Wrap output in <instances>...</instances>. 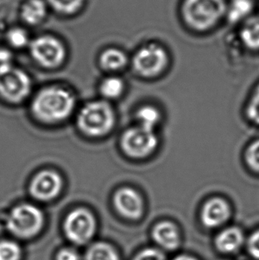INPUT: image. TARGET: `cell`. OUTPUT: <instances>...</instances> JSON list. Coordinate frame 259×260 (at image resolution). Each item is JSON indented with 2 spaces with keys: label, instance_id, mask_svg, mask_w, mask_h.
<instances>
[{
  "label": "cell",
  "instance_id": "6da1fadb",
  "mask_svg": "<svg viewBox=\"0 0 259 260\" xmlns=\"http://www.w3.org/2000/svg\"><path fill=\"white\" fill-rule=\"evenodd\" d=\"M227 0H183L180 6L182 21L198 33L209 31L226 17Z\"/></svg>",
  "mask_w": 259,
  "mask_h": 260
},
{
  "label": "cell",
  "instance_id": "7a4b0ae2",
  "mask_svg": "<svg viewBox=\"0 0 259 260\" xmlns=\"http://www.w3.org/2000/svg\"><path fill=\"white\" fill-rule=\"evenodd\" d=\"M75 99L71 93L61 88H45L38 93L32 104L33 114L44 122L65 120L72 112Z\"/></svg>",
  "mask_w": 259,
  "mask_h": 260
},
{
  "label": "cell",
  "instance_id": "3957f363",
  "mask_svg": "<svg viewBox=\"0 0 259 260\" xmlns=\"http://www.w3.org/2000/svg\"><path fill=\"white\" fill-rule=\"evenodd\" d=\"M115 122L112 108L103 102H94L85 105L78 117V126L90 136H101L109 133Z\"/></svg>",
  "mask_w": 259,
  "mask_h": 260
},
{
  "label": "cell",
  "instance_id": "277c9868",
  "mask_svg": "<svg viewBox=\"0 0 259 260\" xmlns=\"http://www.w3.org/2000/svg\"><path fill=\"white\" fill-rule=\"evenodd\" d=\"M44 215L36 206L21 204L14 208L6 221L8 230L20 238H30L41 232Z\"/></svg>",
  "mask_w": 259,
  "mask_h": 260
},
{
  "label": "cell",
  "instance_id": "5b68a950",
  "mask_svg": "<svg viewBox=\"0 0 259 260\" xmlns=\"http://www.w3.org/2000/svg\"><path fill=\"white\" fill-rule=\"evenodd\" d=\"M30 53L36 63L47 69L59 67L66 57V49L61 40L53 35H41L30 41Z\"/></svg>",
  "mask_w": 259,
  "mask_h": 260
},
{
  "label": "cell",
  "instance_id": "8992f818",
  "mask_svg": "<svg viewBox=\"0 0 259 260\" xmlns=\"http://www.w3.org/2000/svg\"><path fill=\"white\" fill-rule=\"evenodd\" d=\"M167 50L155 43L141 46L135 52L132 59L135 71L144 77H153L160 74L167 67Z\"/></svg>",
  "mask_w": 259,
  "mask_h": 260
},
{
  "label": "cell",
  "instance_id": "52a82bcc",
  "mask_svg": "<svg viewBox=\"0 0 259 260\" xmlns=\"http://www.w3.org/2000/svg\"><path fill=\"white\" fill-rule=\"evenodd\" d=\"M64 230L71 242L82 245L88 243L95 233V218L87 209H76L65 218Z\"/></svg>",
  "mask_w": 259,
  "mask_h": 260
},
{
  "label": "cell",
  "instance_id": "ba28073f",
  "mask_svg": "<svg viewBox=\"0 0 259 260\" xmlns=\"http://www.w3.org/2000/svg\"><path fill=\"white\" fill-rule=\"evenodd\" d=\"M30 78L22 70L12 67L0 73V95L8 102L18 103L28 96Z\"/></svg>",
  "mask_w": 259,
  "mask_h": 260
},
{
  "label": "cell",
  "instance_id": "9c48e42d",
  "mask_svg": "<svg viewBox=\"0 0 259 260\" xmlns=\"http://www.w3.org/2000/svg\"><path fill=\"white\" fill-rule=\"evenodd\" d=\"M157 145L158 139L153 130L141 126L128 129L122 138L123 151L135 158L149 155L155 150Z\"/></svg>",
  "mask_w": 259,
  "mask_h": 260
},
{
  "label": "cell",
  "instance_id": "30bf717a",
  "mask_svg": "<svg viewBox=\"0 0 259 260\" xmlns=\"http://www.w3.org/2000/svg\"><path fill=\"white\" fill-rule=\"evenodd\" d=\"M62 185V178L57 173L44 171L36 174L32 180L30 194L36 200L48 201L59 195Z\"/></svg>",
  "mask_w": 259,
  "mask_h": 260
},
{
  "label": "cell",
  "instance_id": "8fae6325",
  "mask_svg": "<svg viewBox=\"0 0 259 260\" xmlns=\"http://www.w3.org/2000/svg\"><path fill=\"white\" fill-rule=\"evenodd\" d=\"M114 202L117 212L125 218L135 220L142 215V200L139 194L131 188L125 187L117 191Z\"/></svg>",
  "mask_w": 259,
  "mask_h": 260
},
{
  "label": "cell",
  "instance_id": "7c38bea8",
  "mask_svg": "<svg viewBox=\"0 0 259 260\" xmlns=\"http://www.w3.org/2000/svg\"><path fill=\"white\" fill-rule=\"evenodd\" d=\"M231 209L227 202L220 198L211 199L205 203L202 211V221L207 228H217L228 221Z\"/></svg>",
  "mask_w": 259,
  "mask_h": 260
},
{
  "label": "cell",
  "instance_id": "4fadbf2b",
  "mask_svg": "<svg viewBox=\"0 0 259 260\" xmlns=\"http://www.w3.org/2000/svg\"><path fill=\"white\" fill-rule=\"evenodd\" d=\"M152 237L155 242L167 250H174L180 244V237L176 226L169 221H163L154 228Z\"/></svg>",
  "mask_w": 259,
  "mask_h": 260
},
{
  "label": "cell",
  "instance_id": "5bb4252c",
  "mask_svg": "<svg viewBox=\"0 0 259 260\" xmlns=\"http://www.w3.org/2000/svg\"><path fill=\"white\" fill-rule=\"evenodd\" d=\"M49 9L45 0H26L21 6L20 16L27 25H39L47 18Z\"/></svg>",
  "mask_w": 259,
  "mask_h": 260
},
{
  "label": "cell",
  "instance_id": "9a60e30c",
  "mask_svg": "<svg viewBox=\"0 0 259 260\" xmlns=\"http://www.w3.org/2000/svg\"><path fill=\"white\" fill-rule=\"evenodd\" d=\"M253 9L252 0H230L228 2L225 18L231 24H242L252 16Z\"/></svg>",
  "mask_w": 259,
  "mask_h": 260
},
{
  "label": "cell",
  "instance_id": "2e32d148",
  "mask_svg": "<svg viewBox=\"0 0 259 260\" xmlns=\"http://www.w3.org/2000/svg\"><path fill=\"white\" fill-rule=\"evenodd\" d=\"M243 242V235L237 228H230L220 232L216 238L217 250L224 253H232L237 251Z\"/></svg>",
  "mask_w": 259,
  "mask_h": 260
},
{
  "label": "cell",
  "instance_id": "e0dca14e",
  "mask_svg": "<svg viewBox=\"0 0 259 260\" xmlns=\"http://www.w3.org/2000/svg\"><path fill=\"white\" fill-rule=\"evenodd\" d=\"M240 39L251 50H259V15H252L241 24Z\"/></svg>",
  "mask_w": 259,
  "mask_h": 260
},
{
  "label": "cell",
  "instance_id": "ac0fdd59",
  "mask_svg": "<svg viewBox=\"0 0 259 260\" xmlns=\"http://www.w3.org/2000/svg\"><path fill=\"white\" fill-rule=\"evenodd\" d=\"M99 61L103 70L117 71L126 67L128 58L123 50L115 47H110L102 52Z\"/></svg>",
  "mask_w": 259,
  "mask_h": 260
},
{
  "label": "cell",
  "instance_id": "d6986e66",
  "mask_svg": "<svg viewBox=\"0 0 259 260\" xmlns=\"http://www.w3.org/2000/svg\"><path fill=\"white\" fill-rule=\"evenodd\" d=\"M50 9L56 13L70 16L78 13L83 7L85 0H45Z\"/></svg>",
  "mask_w": 259,
  "mask_h": 260
},
{
  "label": "cell",
  "instance_id": "ffe728a7",
  "mask_svg": "<svg viewBox=\"0 0 259 260\" xmlns=\"http://www.w3.org/2000/svg\"><path fill=\"white\" fill-rule=\"evenodd\" d=\"M85 260H120L114 248L106 243L93 244L86 253Z\"/></svg>",
  "mask_w": 259,
  "mask_h": 260
},
{
  "label": "cell",
  "instance_id": "44dd1931",
  "mask_svg": "<svg viewBox=\"0 0 259 260\" xmlns=\"http://www.w3.org/2000/svg\"><path fill=\"white\" fill-rule=\"evenodd\" d=\"M8 44L15 49H21L30 45V39L25 29L21 27H13L6 34Z\"/></svg>",
  "mask_w": 259,
  "mask_h": 260
},
{
  "label": "cell",
  "instance_id": "7402d4cb",
  "mask_svg": "<svg viewBox=\"0 0 259 260\" xmlns=\"http://www.w3.org/2000/svg\"><path fill=\"white\" fill-rule=\"evenodd\" d=\"M139 126L147 129L153 130L160 120L159 112L152 107L147 106L141 108L137 114Z\"/></svg>",
  "mask_w": 259,
  "mask_h": 260
},
{
  "label": "cell",
  "instance_id": "603a6c76",
  "mask_svg": "<svg viewBox=\"0 0 259 260\" xmlns=\"http://www.w3.org/2000/svg\"><path fill=\"white\" fill-rule=\"evenodd\" d=\"M123 83L116 77L108 78L102 82L100 91L107 99H116L123 92Z\"/></svg>",
  "mask_w": 259,
  "mask_h": 260
},
{
  "label": "cell",
  "instance_id": "cb8c5ba5",
  "mask_svg": "<svg viewBox=\"0 0 259 260\" xmlns=\"http://www.w3.org/2000/svg\"><path fill=\"white\" fill-rule=\"evenodd\" d=\"M21 250L16 243L9 241L0 242V260H20Z\"/></svg>",
  "mask_w": 259,
  "mask_h": 260
},
{
  "label": "cell",
  "instance_id": "d4e9b609",
  "mask_svg": "<svg viewBox=\"0 0 259 260\" xmlns=\"http://www.w3.org/2000/svg\"><path fill=\"white\" fill-rule=\"evenodd\" d=\"M246 160L252 169L259 172V140L253 142L248 148Z\"/></svg>",
  "mask_w": 259,
  "mask_h": 260
},
{
  "label": "cell",
  "instance_id": "484cf974",
  "mask_svg": "<svg viewBox=\"0 0 259 260\" xmlns=\"http://www.w3.org/2000/svg\"><path fill=\"white\" fill-rule=\"evenodd\" d=\"M248 116L254 123L259 125V86L249 104Z\"/></svg>",
  "mask_w": 259,
  "mask_h": 260
},
{
  "label": "cell",
  "instance_id": "4316f807",
  "mask_svg": "<svg viewBox=\"0 0 259 260\" xmlns=\"http://www.w3.org/2000/svg\"><path fill=\"white\" fill-rule=\"evenodd\" d=\"M134 260H165V257L159 250L149 248L138 253Z\"/></svg>",
  "mask_w": 259,
  "mask_h": 260
},
{
  "label": "cell",
  "instance_id": "83f0119b",
  "mask_svg": "<svg viewBox=\"0 0 259 260\" xmlns=\"http://www.w3.org/2000/svg\"><path fill=\"white\" fill-rule=\"evenodd\" d=\"M12 67H13L12 53L4 49H0V73Z\"/></svg>",
  "mask_w": 259,
  "mask_h": 260
},
{
  "label": "cell",
  "instance_id": "f1b7e54d",
  "mask_svg": "<svg viewBox=\"0 0 259 260\" xmlns=\"http://www.w3.org/2000/svg\"><path fill=\"white\" fill-rule=\"evenodd\" d=\"M248 249L253 257L259 259V230L255 232L249 238Z\"/></svg>",
  "mask_w": 259,
  "mask_h": 260
},
{
  "label": "cell",
  "instance_id": "f546056e",
  "mask_svg": "<svg viewBox=\"0 0 259 260\" xmlns=\"http://www.w3.org/2000/svg\"><path fill=\"white\" fill-rule=\"evenodd\" d=\"M79 253L73 249L67 248L59 251L57 255V260H79Z\"/></svg>",
  "mask_w": 259,
  "mask_h": 260
},
{
  "label": "cell",
  "instance_id": "4dcf8cb0",
  "mask_svg": "<svg viewBox=\"0 0 259 260\" xmlns=\"http://www.w3.org/2000/svg\"><path fill=\"white\" fill-rule=\"evenodd\" d=\"M173 260H196L194 258L191 257V256H187V255H183V256H179L175 258Z\"/></svg>",
  "mask_w": 259,
  "mask_h": 260
}]
</instances>
